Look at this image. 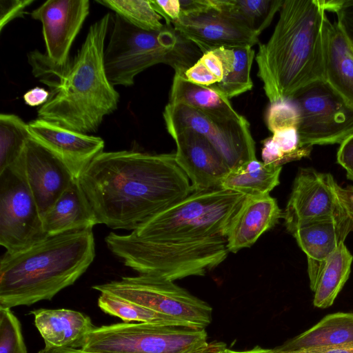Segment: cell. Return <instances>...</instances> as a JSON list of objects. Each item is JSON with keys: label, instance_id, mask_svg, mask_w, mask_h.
I'll return each mask as SVG.
<instances>
[{"label": "cell", "instance_id": "obj_1", "mask_svg": "<svg viewBox=\"0 0 353 353\" xmlns=\"http://www.w3.org/2000/svg\"><path fill=\"white\" fill-rule=\"evenodd\" d=\"M245 197L221 188L193 190L130 234L110 232L105 241L139 274L172 281L204 276L230 253L228 233Z\"/></svg>", "mask_w": 353, "mask_h": 353}, {"label": "cell", "instance_id": "obj_2", "mask_svg": "<svg viewBox=\"0 0 353 353\" xmlns=\"http://www.w3.org/2000/svg\"><path fill=\"white\" fill-rule=\"evenodd\" d=\"M99 224L134 230L194 190L174 154L103 152L79 180Z\"/></svg>", "mask_w": 353, "mask_h": 353}, {"label": "cell", "instance_id": "obj_3", "mask_svg": "<svg viewBox=\"0 0 353 353\" xmlns=\"http://www.w3.org/2000/svg\"><path fill=\"white\" fill-rule=\"evenodd\" d=\"M111 17L107 13L90 26L77 54L63 65L37 50L28 54L33 75L50 89L38 119L89 134L117 110L119 94L108 79L103 59Z\"/></svg>", "mask_w": 353, "mask_h": 353}, {"label": "cell", "instance_id": "obj_4", "mask_svg": "<svg viewBox=\"0 0 353 353\" xmlns=\"http://www.w3.org/2000/svg\"><path fill=\"white\" fill-rule=\"evenodd\" d=\"M326 18L321 0H284L272 34L259 44L255 58L270 103L290 99L323 81Z\"/></svg>", "mask_w": 353, "mask_h": 353}, {"label": "cell", "instance_id": "obj_5", "mask_svg": "<svg viewBox=\"0 0 353 353\" xmlns=\"http://www.w3.org/2000/svg\"><path fill=\"white\" fill-rule=\"evenodd\" d=\"M95 257L92 229L47 236L0 261V307L12 308L51 300L73 285Z\"/></svg>", "mask_w": 353, "mask_h": 353}, {"label": "cell", "instance_id": "obj_6", "mask_svg": "<svg viewBox=\"0 0 353 353\" xmlns=\"http://www.w3.org/2000/svg\"><path fill=\"white\" fill-rule=\"evenodd\" d=\"M110 26L103 59L113 86H130L137 74L159 63L171 66L183 77L203 54L172 25L165 24L160 30H145L115 14H112Z\"/></svg>", "mask_w": 353, "mask_h": 353}, {"label": "cell", "instance_id": "obj_7", "mask_svg": "<svg viewBox=\"0 0 353 353\" xmlns=\"http://www.w3.org/2000/svg\"><path fill=\"white\" fill-rule=\"evenodd\" d=\"M210 344L205 328L124 322L96 327L81 348L102 353H199Z\"/></svg>", "mask_w": 353, "mask_h": 353}, {"label": "cell", "instance_id": "obj_8", "mask_svg": "<svg viewBox=\"0 0 353 353\" xmlns=\"http://www.w3.org/2000/svg\"><path fill=\"white\" fill-rule=\"evenodd\" d=\"M92 288L101 293H109L134 302L196 328H205L212 321V307L170 280L138 274L95 285Z\"/></svg>", "mask_w": 353, "mask_h": 353}, {"label": "cell", "instance_id": "obj_9", "mask_svg": "<svg viewBox=\"0 0 353 353\" xmlns=\"http://www.w3.org/2000/svg\"><path fill=\"white\" fill-rule=\"evenodd\" d=\"M47 237L27 180L23 151L0 171V245L6 252L24 250Z\"/></svg>", "mask_w": 353, "mask_h": 353}, {"label": "cell", "instance_id": "obj_10", "mask_svg": "<svg viewBox=\"0 0 353 353\" xmlns=\"http://www.w3.org/2000/svg\"><path fill=\"white\" fill-rule=\"evenodd\" d=\"M290 99L299 110L302 146L341 144L353 134V106L325 81L306 86Z\"/></svg>", "mask_w": 353, "mask_h": 353}, {"label": "cell", "instance_id": "obj_11", "mask_svg": "<svg viewBox=\"0 0 353 353\" xmlns=\"http://www.w3.org/2000/svg\"><path fill=\"white\" fill-rule=\"evenodd\" d=\"M167 128H187L203 136L221 154L230 170L256 159L255 142L247 119L221 117L183 104L168 103L163 111Z\"/></svg>", "mask_w": 353, "mask_h": 353}, {"label": "cell", "instance_id": "obj_12", "mask_svg": "<svg viewBox=\"0 0 353 353\" xmlns=\"http://www.w3.org/2000/svg\"><path fill=\"white\" fill-rule=\"evenodd\" d=\"M337 184L330 173L300 168L283 212L287 230L292 234L303 225L344 213L336 194Z\"/></svg>", "mask_w": 353, "mask_h": 353}, {"label": "cell", "instance_id": "obj_13", "mask_svg": "<svg viewBox=\"0 0 353 353\" xmlns=\"http://www.w3.org/2000/svg\"><path fill=\"white\" fill-rule=\"evenodd\" d=\"M176 143L175 160L194 190L221 188L230 168L216 149L201 134L187 128H167Z\"/></svg>", "mask_w": 353, "mask_h": 353}, {"label": "cell", "instance_id": "obj_14", "mask_svg": "<svg viewBox=\"0 0 353 353\" xmlns=\"http://www.w3.org/2000/svg\"><path fill=\"white\" fill-rule=\"evenodd\" d=\"M90 12L88 0H48L30 13L41 21L46 55L55 64L69 60L70 48Z\"/></svg>", "mask_w": 353, "mask_h": 353}, {"label": "cell", "instance_id": "obj_15", "mask_svg": "<svg viewBox=\"0 0 353 353\" xmlns=\"http://www.w3.org/2000/svg\"><path fill=\"white\" fill-rule=\"evenodd\" d=\"M172 25L203 54L222 47H252L259 43V37L247 27L212 7L196 14L181 15Z\"/></svg>", "mask_w": 353, "mask_h": 353}, {"label": "cell", "instance_id": "obj_16", "mask_svg": "<svg viewBox=\"0 0 353 353\" xmlns=\"http://www.w3.org/2000/svg\"><path fill=\"white\" fill-rule=\"evenodd\" d=\"M31 136L54 154L79 180L92 161L103 152L99 137L77 132L43 119L28 123Z\"/></svg>", "mask_w": 353, "mask_h": 353}, {"label": "cell", "instance_id": "obj_17", "mask_svg": "<svg viewBox=\"0 0 353 353\" xmlns=\"http://www.w3.org/2000/svg\"><path fill=\"white\" fill-rule=\"evenodd\" d=\"M23 157L27 180L43 219L77 179L63 162L32 137L26 142Z\"/></svg>", "mask_w": 353, "mask_h": 353}, {"label": "cell", "instance_id": "obj_18", "mask_svg": "<svg viewBox=\"0 0 353 353\" xmlns=\"http://www.w3.org/2000/svg\"><path fill=\"white\" fill-rule=\"evenodd\" d=\"M350 232L352 225L344 212L303 225L292 234L307 256L310 288L313 292L327 261Z\"/></svg>", "mask_w": 353, "mask_h": 353}, {"label": "cell", "instance_id": "obj_19", "mask_svg": "<svg viewBox=\"0 0 353 353\" xmlns=\"http://www.w3.org/2000/svg\"><path fill=\"white\" fill-rule=\"evenodd\" d=\"M283 217L276 199L270 194L246 196L234 217L228 236L230 252L250 248Z\"/></svg>", "mask_w": 353, "mask_h": 353}, {"label": "cell", "instance_id": "obj_20", "mask_svg": "<svg viewBox=\"0 0 353 353\" xmlns=\"http://www.w3.org/2000/svg\"><path fill=\"white\" fill-rule=\"evenodd\" d=\"M323 81L353 106V48L341 25L327 17L323 28Z\"/></svg>", "mask_w": 353, "mask_h": 353}, {"label": "cell", "instance_id": "obj_21", "mask_svg": "<svg viewBox=\"0 0 353 353\" xmlns=\"http://www.w3.org/2000/svg\"><path fill=\"white\" fill-rule=\"evenodd\" d=\"M30 313L46 348H81L85 336L96 327L90 316L72 310L41 308Z\"/></svg>", "mask_w": 353, "mask_h": 353}, {"label": "cell", "instance_id": "obj_22", "mask_svg": "<svg viewBox=\"0 0 353 353\" xmlns=\"http://www.w3.org/2000/svg\"><path fill=\"white\" fill-rule=\"evenodd\" d=\"M47 236L92 229L99 224L95 212L79 180H74L42 219Z\"/></svg>", "mask_w": 353, "mask_h": 353}, {"label": "cell", "instance_id": "obj_23", "mask_svg": "<svg viewBox=\"0 0 353 353\" xmlns=\"http://www.w3.org/2000/svg\"><path fill=\"white\" fill-rule=\"evenodd\" d=\"M353 345V313L328 314L309 330L272 350L287 353L305 349Z\"/></svg>", "mask_w": 353, "mask_h": 353}, {"label": "cell", "instance_id": "obj_24", "mask_svg": "<svg viewBox=\"0 0 353 353\" xmlns=\"http://www.w3.org/2000/svg\"><path fill=\"white\" fill-rule=\"evenodd\" d=\"M169 103L183 104L208 114L221 117L240 116L230 100L214 89L192 83L174 73Z\"/></svg>", "mask_w": 353, "mask_h": 353}, {"label": "cell", "instance_id": "obj_25", "mask_svg": "<svg viewBox=\"0 0 353 353\" xmlns=\"http://www.w3.org/2000/svg\"><path fill=\"white\" fill-rule=\"evenodd\" d=\"M213 51L222 61L223 77L220 83L210 88L228 99L250 90L253 86L250 72L254 58L252 47H222Z\"/></svg>", "mask_w": 353, "mask_h": 353}, {"label": "cell", "instance_id": "obj_26", "mask_svg": "<svg viewBox=\"0 0 353 353\" xmlns=\"http://www.w3.org/2000/svg\"><path fill=\"white\" fill-rule=\"evenodd\" d=\"M281 166L265 164L257 159L229 171L221 188L245 196L270 194L279 183Z\"/></svg>", "mask_w": 353, "mask_h": 353}, {"label": "cell", "instance_id": "obj_27", "mask_svg": "<svg viewBox=\"0 0 353 353\" xmlns=\"http://www.w3.org/2000/svg\"><path fill=\"white\" fill-rule=\"evenodd\" d=\"M284 0H210V6L238 21L258 37L271 23Z\"/></svg>", "mask_w": 353, "mask_h": 353}, {"label": "cell", "instance_id": "obj_28", "mask_svg": "<svg viewBox=\"0 0 353 353\" xmlns=\"http://www.w3.org/2000/svg\"><path fill=\"white\" fill-rule=\"evenodd\" d=\"M353 256L342 243L327 261L314 292L313 305L318 308L332 305L347 281Z\"/></svg>", "mask_w": 353, "mask_h": 353}, {"label": "cell", "instance_id": "obj_29", "mask_svg": "<svg viewBox=\"0 0 353 353\" xmlns=\"http://www.w3.org/2000/svg\"><path fill=\"white\" fill-rule=\"evenodd\" d=\"M312 147L302 146L297 128L276 131L263 141L262 161L265 164L281 166L287 163L308 157Z\"/></svg>", "mask_w": 353, "mask_h": 353}, {"label": "cell", "instance_id": "obj_30", "mask_svg": "<svg viewBox=\"0 0 353 353\" xmlns=\"http://www.w3.org/2000/svg\"><path fill=\"white\" fill-rule=\"evenodd\" d=\"M98 306L103 312L119 317L125 323L137 321L138 323L193 327L185 322L106 292L101 293L98 299Z\"/></svg>", "mask_w": 353, "mask_h": 353}, {"label": "cell", "instance_id": "obj_31", "mask_svg": "<svg viewBox=\"0 0 353 353\" xmlns=\"http://www.w3.org/2000/svg\"><path fill=\"white\" fill-rule=\"evenodd\" d=\"M26 123L13 114H0V171L15 162L31 137Z\"/></svg>", "mask_w": 353, "mask_h": 353}, {"label": "cell", "instance_id": "obj_32", "mask_svg": "<svg viewBox=\"0 0 353 353\" xmlns=\"http://www.w3.org/2000/svg\"><path fill=\"white\" fill-rule=\"evenodd\" d=\"M132 25L145 30H160L165 24L150 0H97Z\"/></svg>", "mask_w": 353, "mask_h": 353}, {"label": "cell", "instance_id": "obj_33", "mask_svg": "<svg viewBox=\"0 0 353 353\" xmlns=\"http://www.w3.org/2000/svg\"><path fill=\"white\" fill-rule=\"evenodd\" d=\"M0 353H28L21 323L9 307H0Z\"/></svg>", "mask_w": 353, "mask_h": 353}, {"label": "cell", "instance_id": "obj_34", "mask_svg": "<svg viewBox=\"0 0 353 353\" xmlns=\"http://www.w3.org/2000/svg\"><path fill=\"white\" fill-rule=\"evenodd\" d=\"M268 128L272 132L296 128L299 121V112L292 99H284L270 103L266 112Z\"/></svg>", "mask_w": 353, "mask_h": 353}, {"label": "cell", "instance_id": "obj_35", "mask_svg": "<svg viewBox=\"0 0 353 353\" xmlns=\"http://www.w3.org/2000/svg\"><path fill=\"white\" fill-rule=\"evenodd\" d=\"M34 0H1L0 1V32L13 19L23 17L26 9Z\"/></svg>", "mask_w": 353, "mask_h": 353}, {"label": "cell", "instance_id": "obj_36", "mask_svg": "<svg viewBox=\"0 0 353 353\" xmlns=\"http://www.w3.org/2000/svg\"><path fill=\"white\" fill-rule=\"evenodd\" d=\"M154 10L165 21V24L172 25L181 17V10L179 0H150Z\"/></svg>", "mask_w": 353, "mask_h": 353}, {"label": "cell", "instance_id": "obj_37", "mask_svg": "<svg viewBox=\"0 0 353 353\" xmlns=\"http://www.w3.org/2000/svg\"><path fill=\"white\" fill-rule=\"evenodd\" d=\"M335 14L337 15V22L353 43V0H343Z\"/></svg>", "mask_w": 353, "mask_h": 353}, {"label": "cell", "instance_id": "obj_38", "mask_svg": "<svg viewBox=\"0 0 353 353\" xmlns=\"http://www.w3.org/2000/svg\"><path fill=\"white\" fill-rule=\"evenodd\" d=\"M336 159L346 171L353 170V134L340 144Z\"/></svg>", "mask_w": 353, "mask_h": 353}, {"label": "cell", "instance_id": "obj_39", "mask_svg": "<svg viewBox=\"0 0 353 353\" xmlns=\"http://www.w3.org/2000/svg\"><path fill=\"white\" fill-rule=\"evenodd\" d=\"M336 194L343 211L351 221L353 232V186L343 188L337 184Z\"/></svg>", "mask_w": 353, "mask_h": 353}, {"label": "cell", "instance_id": "obj_40", "mask_svg": "<svg viewBox=\"0 0 353 353\" xmlns=\"http://www.w3.org/2000/svg\"><path fill=\"white\" fill-rule=\"evenodd\" d=\"M49 97L50 92L41 87H34L23 96L26 104L31 107L43 105L48 101Z\"/></svg>", "mask_w": 353, "mask_h": 353}, {"label": "cell", "instance_id": "obj_41", "mask_svg": "<svg viewBox=\"0 0 353 353\" xmlns=\"http://www.w3.org/2000/svg\"><path fill=\"white\" fill-rule=\"evenodd\" d=\"M181 14L183 16L196 14L211 8L210 0H179Z\"/></svg>", "mask_w": 353, "mask_h": 353}, {"label": "cell", "instance_id": "obj_42", "mask_svg": "<svg viewBox=\"0 0 353 353\" xmlns=\"http://www.w3.org/2000/svg\"><path fill=\"white\" fill-rule=\"evenodd\" d=\"M287 353H353V345L316 347Z\"/></svg>", "mask_w": 353, "mask_h": 353}, {"label": "cell", "instance_id": "obj_43", "mask_svg": "<svg viewBox=\"0 0 353 353\" xmlns=\"http://www.w3.org/2000/svg\"><path fill=\"white\" fill-rule=\"evenodd\" d=\"M37 353H102V352H88L82 350L81 348H74V347H52V348H46L39 350ZM199 353H215L214 351L208 348L206 350L199 352Z\"/></svg>", "mask_w": 353, "mask_h": 353}, {"label": "cell", "instance_id": "obj_44", "mask_svg": "<svg viewBox=\"0 0 353 353\" xmlns=\"http://www.w3.org/2000/svg\"><path fill=\"white\" fill-rule=\"evenodd\" d=\"M223 353H274L272 349H265L260 346H255L251 350L244 351H236L225 348Z\"/></svg>", "mask_w": 353, "mask_h": 353}, {"label": "cell", "instance_id": "obj_45", "mask_svg": "<svg viewBox=\"0 0 353 353\" xmlns=\"http://www.w3.org/2000/svg\"><path fill=\"white\" fill-rule=\"evenodd\" d=\"M347 178L351 181H353V170L346 171Z\"/></svg>", "mask_w": 353, "mask_h": 353}, {"label": "cell", "instance_id": "obj_46", "mask_svg": "<svg viewBox=\"0 0 353 353\" xmlns=\"http://www.w3.org/2000/svg\"><path fill=\"white\" fill-rule=\"evenodd\" d=\"M352 43V42H351ZM352 48H353V43H352Z\"/></svg>", "mask_w": 353, "mask_h": 353}]
</instances>
